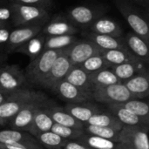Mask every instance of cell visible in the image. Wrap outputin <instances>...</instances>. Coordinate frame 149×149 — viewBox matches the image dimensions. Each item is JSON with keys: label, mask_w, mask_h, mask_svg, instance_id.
Listing matches in <instances>:
<instances>
[{"label": "cell", "mask_w": 149, "mask_h": 149, "mask_svg": "<svg viewBox=\"0 0 149 149\" xmlns=\"http://www.w3.org/2000/svg\"><path fill=\"white\" fill-rule=\"evenodd\" d=\"M43 93L22 87L13 92L7 100L0 105V126H6L11 119L28 103L42 96Z\"/></svg>", "instance_id": "obj_1"}, {"label": "cell", "mask_w": 149, "mask_h": 149, "mask_svg": "<svg viewBox=\"0 0 149 149\" xmlns=\"http://www.w3.org/2000/svg\"><path fill=\"white\" fill-rule=\"evenodd\" d=\"M63 50H45L39 56L30 61L24 71L26 81L40 86L49 73L52 64Z\"/></svg>", "instance_id": "obj_2"}, {"label": "cell", "mask_w": 149, "mask_h": 149, "mask_svg": "<svg viewBox=\"0 0 149 149\" xmlns=\"http://www.w3.org/2000/svg\"><path fill=\"white\" fill-rule=\"evenodd\" d=\"M13 16L11 25L13 27L35 24H45L49 19V10L38 6L10 3Z\"/></svg>", "instance_id": "obj_3"}, {"label": "cell", "mask_w": 149, "mask_h": 149, "mask_svg": "<svg viewBox=\"0 0 149 149\" xmlns=\"http://www.w3.org/2000/svg\"><path fill=\"white\" fill-rule=\"evenodd\" d=\"M148 126H123L119 133L118 149H149Z\"/></svg>", "instance_id": "obj_4"}, {"label": "cell", "mask_w": 149, "mask_h": 149, "mask_svg": "<svg viewBox=\"0 0 149 149\" xmlns=\"http://www.w3.org/2000/svg\"><path fill=\"white\" fill-rule=\"evenodd\" d=\"M114 3L127 20L133 31L141 37L146 43H149V26L147 20L140 14L138 10L127 0H114Z\"/></svg>", "instance_id": "obj_5"}, {"label": "cell", "mask_w": 149, "mask_h": 149, "mask_svg": "<svg viewBox=\"0 0 149 149\" xmlns=\"http://www.w3.org/2000/svg\"><path fill=\"white\" fill-rule=\"evenodd\" d=\"M131 99H134L122 82L103 86L93 87L92 100L107 105L121 104Z\"/></svg>", "instance_id": "obj_6"}, {"label": "cell", "mask_w": 149, "mask_h": 149, "mask_svg": "<svg viewBox=\"0 0 149 149\" xmlns=\"http://www.w3.org/2000/svg\"><path fill=\"white\" fill-rule=\"evenodd\" d=\"M48 100V98L43 94L42 96L25 105L9 122L8 125L10 126V128L13 130L27 132L32 123L36 113L38 109L44 107Z\"/></svg>", "instance_id": "obj_7"}, {"label": "cell", "mask_w": 149, "mask_h": 149, "mask_svg": "<svg viewBox=\"0 0 149 149\" xmlns=\"http://www.w3.org/2000/svg\"><path fill=\"white\" fill-rule=\"evenodd\" d=\"M105 10L100 7L77 5L68 10L66 17L80 31L87 30L88 27L100 17L104 16Z\"/></svg>", "instance_id": "obj_8"}, {"label": "cell", "mask_w": 149, "mask_h": 149, "mask_svg": "<svg viewBox=\"0 0 149 149\" xmlns=\"http://www.w3.org/2000/svg\"><path fill=\"white\" fill-rule=\"evenodd\" d=\"M44 24H35L13 27L3 52L5 54L15 52L19 46L24 45L34 36L38 35L41 31Z\"/></svg>", "instance_id": "obj_9"}, {"label": "cell", "mask_w": 149, "mask_h": 149, "mask_svg": "<svg viewBox=\"0 0 149 149\" xmlns=\"http://www.w3.org/2000/svg\"><path fill=\"white\" fill-rule=\"evenodd\" d=\"M72 67V65L71 64L69 58L67 56L66 49H64L61 52V53L58 56V58L55 59L49 73L45 78L40 86L52 91V88L58 82H60L65 78L66 74L68 73Z\"/></svg>", "instance_id": "obj_10"}, {"label": "cell", "mask_w": 149, "mask_h": 149, "mask_svg": "<svg viewBox=\"0 0 149 149\" xmlns=\"http://www.w3.org/2000/svg\"><path fill=\"white\" fill-rule=\"evenodd\" d=\"M26 82L24 72L17 65H3L0 67V88L6 92H15L24 87Z\"/></svg>", "instance_id": "obj_11"}, {"label": "cell", "mask_w": 149, "mask_h": 149, "mask_svg": "<svg viewBox=\"0 0 149 149\" xmlns=\"http://www.w3.org/2000/svg\"><path fill=\"white\" fill-rule=\"evenodd\" d=\"M67 56L72 65H79L90 57L100 54L101 50L88 39H78L70 47L66 48Z\"/></svg>", "instance_id": "obj_12"}, {"label": "cell", "mask_w": 149, "mask_h": 149, "mask_svg": "<svg viewBox=\"0 0 149 149\" xmlns=\"http://www.w3.org/2000/svg\"><path fill=\"white\" fill-rule=\"evenodd\" d=\"M61 100L67 103L78 104L92 100V94L72 85L65 79L58 82L52 90Z\"/></svg>", "instance_id": "obj_13"}, {"label": "cell", "mask_w": 149, "mask_h": 149, "mask_svg": "<svg viewBox=\"0 0 149 149\" xmlns=\"http://www.w3.org/2000/svg\"><path fill=\"white\" fill-rule=\"evenodd\" d=\"M80 30L74 26L69 19L63 15H56L50 18L41 29L40 33L45 37L75 35Z\"/></svg>", "instance_id": "obj_14"}, {"label": "cell", "mask_w": 149, "mask_h": 149, "mask_svg": "<svg viewBox=\"0 0 149 149\" xmlns=\"http://www.w3.org/2000/svg\"><path fill=\"white\" fill-rule=\"evenodd\" d=\"M0 143L3 144H19L28 149H45L35 137L28 132L13 129L0 131Z\"/></svg>", "instance_id": "obj_15"}, {"label": "cell", "mask_w": 149, "mask_h": 149, "mask_svg": "<svg viewBox=\"0 0 149 149\" xmlns=\"http://www.w3.org/2000/svg\"><path fill=\"white\" fill-rule=\"evenodd\" d=\"M80 31L84 38L93 42L101 50V52L107 50H128L122 37L114 38L108 35L98 34L87 30H82Z\"/></svg>", "instance_id": "obj_16"}, {"label": "cell", "mask_w": 149, "mask_h": 149, "mask_svg": "<svg viewBox=\"0 0 149 149\" xmlns=\"http://www.w3.org/2000/svg\"><path fill=\"white\" fill-rule=\"evenodd\" d=\"M147 63L143 61L124 63L117 65H111L110 70L116 75L120 82L129 79L134 75L140 73H148V67Z\"/></svg>", "instance_id": "obj_17"}, {"label": "cell", "mask_w": 149, "mask_h": 149, "mask_svg": "<svg viewBox=\"0 0 149 149\" xmlns=\"http://www.w3.org/2000/svg\"><path fill=\"white\" fill-rule=\"evenodd\" d=\"M126 46L138 59L148 64L149 49L148 44L146 43L141 37L136 35L134 31L126 33L123 37Z\"/></svg>", "instance_id": "obj_18"}, {"label": "cell", "mask_w": 149, "mask_h": 149, "mask_svg": "<svg viewBox=\"0 0 149 149\" xmlns=\"http://www.w3.org/2000/svg\"><path fill=\"white\" fill-rule=\"evenodd\" d=\"M87 31L98 34L108 35L114 38L122 37V28L120 27V25L114 19L105 16L97 18L88 27Z\"/></svg>", "instance_id": "obj_19"}, {"label": "cell", "mask_w": 149, "mask_h": 149, "mask_svg": "<svg viewBox=\"0 0 149 149\" xmlns=\"http://www.w3.org/2000/svg\"><path fill=\"white\" fill-rule=\"evenodd\" d=\"M64 108L70 115H72L77 120L82 122L83 124H86L93 115L101 111V109L98 106L91 103L90 101L78 104L67 103V105Z\"/></svg>", "instance_id": "obj_20"}, {"label": "cell", "mask_w": 149, "mask_h": 149, "mask_svg": "<svg viewBox=\"0 0 149 149\" xmlns=\"http://www.w3.org/2000/svg\"><path fill=\"white\" fill-rule=\"evenodd\" d=\"M134 99H144L149 94V73H140L122 82Z\"/></svg>", "instance_id": "obj_21"}, {"label": "cell", "mask_w": 149, "mask_h": 149, "mask_svg": "<svg viewBox=\"0 0 149 149\" xmlns=\"http://www.w3.org/2000/svg\"><path fill=\"white\" fill-rule=\"evenodd\" d=\"M47 110L54 123L65 127L83 129L84 124L82 122L74 119L65 110V108H62L61 107L52 103L50 100L47 104Z\"/></svg>", "instance_id": "obj_22"}, {"label": "cell", "mask_w": 149, "mask_h": 149, "mask_svg": "<svg viewBox=\"0 0 149 149\" xmlns=\"http://www.w3.org/2000/svg\"><path fill=\"white\" fill-rule=\"evenodd\" d=\"M48 102H49V100L46 102V104L44 107H42L40 109L38 110V112L36 113V114L33 118L32 123L27 131L33 137L41 133L51 131L52 127L54 124V122L52 120V118L49 114V112L47 110Z\"/></svg>", "instance_id": "obj_23"}, {"label": "cell", "mask_w": 149, "mask_h": 149, "mask_svg": "<svg viewBox=\"0 0 149 149\" xmlns=\"http://www.w3.org/2000/svg\"><path fill=\"white\" fill-rule=\"evenodd\" d=\"M64 79L92 94L93 86L90 81L89 74L86 72L79 65H72Z\"/></svg>", "instance_id": "obj_24"}, {"label": "cell", "mask_w": 149, "mask_h": 149, "mask_svg": "<svg viewBox=\"0 0 149 149\" xmlns=\"http://www.w3.org/2000/svg\"><path fill=\"white\" fill-rule=\"evenodd\" d=\"M45 37L39 32L38 35L34 36L24 45L19 46L15 51V52L23 53L28 56L30 58V60H32L45 51Z\"/></svg>", "instance_id": "obj_25"}, {"label": "cell", "mask_w": 149, "mask_h": 149, "mask_svg": "<svg viewBox=\"0 0 149 149\" xmlns=\"http://www.w3.org/2000/svg\"><path fill=\"white\" fill-rule=\"evenodd\" d=\"M107 106H108L109 112L113 115H114L123 126H139V125L148 126V124L145 122L142 119L132 113L127 109L122 107L120 104H110Z\"/></svg>", "instance_id": "obj_26"}, {"label": "cell", "mask_w": 149, "mask_h": 149, "mask_svg": "<svg viewBox=\"0 0 149 149\" xmlns=\"http://www.w3.org/2000/svg\"><path fill=\"white\" fill-rule=\"evenodd\" d=\"M100 54L110 64V65H117L140 60L128 50H107L102 51Z\"/></svg>", "instance_id": "obj_27"}, {"label": "cell", "mask_w": 149, "mask_h": 149, "mask_svg": "<svg viewBox=\"0 0 149 149\" xmlns=\"http://www.w3.org/2000/svg\"><path fill=\"white\" fill-rule=\"evenodd\" d=\"M77 141L92 149H118L117 141L84 134Z\"/></svg>", "instance_id": "obj_28"}, {"label": "cell", "mask_w": 149, "mask_h": 149, "mask_svg": "<svg viewBox=\"0 0 149 149\" xmlns=\"http://www.w3.org/2000/svg\"><path fill=\"white\" fill-rule=\"evenodd\" d=\"M89 78L93 87H103L120 83V79L109 68L90 73Z\"/></svg>", "instance_id": "obj_29"}, {"label": "cell", "mask_w": 149, "mask_h": 149, "mask_svg": "<svg viewBox=\"0 0 149 149\" xmlns=\"http://www.w3.org/2000/svg\"><path fill=\"white\" fill-rule=\"evenodd\" d=\"M86 124L97 127H110L119 129H121L123 127V125L110 112L102 111L93 115Z\"/></svg>", "instance_id": "obj_30"}, {"label": "cell", "mask_w": 149, "mask_h": 149, "mask_svg": "<svg viewBox=\"0 0 149 149\" xmlns=\"http://www.w3.org/2000/svg\"><path fill=\"white\" fill-rule=\"evenodd\" d=\"M120 105L149 124V106L147 101L141 99H131Z\"/></svg>", "instance_id": "obj_31"}, {"label": "cell", "mask_w": 149, "mask_h": 149, "mask_svg": "<svg viewBox=\"0 0 149 149\" xmlns=\"http://www.w3.org/2000/svg\"><path fill=\"white\" fill-rule=\"evenodd\" d=\"M34 137L45 149H63L65 142L67 141L52 131L41 133Z\"/></svg>", "instance_id": "obj_32"}, {"label": "cell", "mask_w": 149, "mask_h": 149, "mask_svg": "<svg viewBox=\"0 0 149 149\" xmlns=\"http://www.w3.org/2000/svg\"><path fill=\"white\" fill-rule=\"evenodd\" d=\"M77 40L75 35L45 37V50H64L70 47Z\"/></svg>", "instance_id": "obj_33"}, {"label": "cell", "mask_w": 149, "mask_h": 149, "mask_svg": "<svg viewBox=\"0 0 149 149\" xmlns=\"http://www.w3.org/2000/svg\"><path fill=\"white\" fill-rule=\"evenodd\" d=\"M83 130L86 134L117 141L119 133L121 129L110 127H97L84 124Z\"/></svg>", "instance_id": "obj_34"}, {"label": "cell", "mask_w": 149, "mask_h": 149, "mask_svg": "<svg viewBox=\"0 0 149 149\" xmlns=\"http://www.w3.org/2000/svg\"><path fill=\"white\" fill-rule=\"evenodd\" d=\"M79 66L88 74L98 72L100 70L110 68V64L102 57L101 54H96L86 60H85L82 64L79 65Z\"/></svg>", "instance_id": "obj_35"}, {"label": "cell", "mask_w": 149, "mask_h": 149, "mask_svg": "<svg viewBox=\"0 0 149 149\" xmlns=\"http://www.w3.org/2000/svg\"><path fill=\"white\" fill-rule=\"evenodd\" d=\"M51 131L57 134L58 135H59L66 141H77L85 134L83 129L65 127L56 123L52 125Z\"/></svg>", "instance_id": "obj_36"}, {"label": "cell", "mask_w": 149, "mask_h": 149, "mask_svg": "<svg viewBox=\"0 0 149 149\" xmlns=\"http://www.w3.org/2000/svg\"><path fill=\"white\" fill-rule=\"evenodd\" d=\"M9 3H16L20 4L33 5L50 10L53 6V0H8Z\"/></svg>", "instance_id": "obj_37"}, {"label": "cell", "mask_w": 149, "mask_h": 149, "mask_svg": "<svg viewBox=\"0 0 149 149\" xmlns=\"http://www.w3.org/2000/svg\"><path fill=\"white\" fill-rule=\"evenodd\" d=\"M12 16L13 12L10 3L8 4L0 6V21L11 25Z\"/></svg>", "instance_id": "obj_38"}, {"label": "cell", "mask_w": 149, "mask_h": 149, "mask_svg": "<svg viewBox=\"0 0 149 149\" xmlns=\"http://www.w3.org/2000/svg\"><path fill=\"white\" fill-rule=\"evenodd\" d=\"M13 26H7L0 28V52H3V50L9 39L10 33L12 30Z\"/></svg>", "instance_id": "obj_39"}, {"label": "cell", "mask_w": 149, "mask_h": 149, "mask_svg": "<svg viewBox=\"0 0 149 149\" xmlns=\"http://www.w3.org/2000/svg\"><path fill=\"white\" fill-rule=\"evenodd\" d=\"M63 149H92L77 141H67Z\"/></svg>", "instance_id": "obj_40"}, {"label": "cell", "mask_w": 149, "mask_h": 149, "mask_svg": "<svg viewBox=\"0 0 149 149\" xmlns=\"http://www.w3.org/2000/svg\"><path fill=\"white\" fill-rule=\"evenodd\" d=\"M0 149H28L19 144H3L0 143Z\"/></svg>", "instance_id": "obj_41"}, {"label": "cell", "mask_w": 149, "mask_h": 149, "mask_svg": "<svg viewBox=\"0 0 149 149\" xmlns=\"http://www.w3.org/2000/svg\"><path fill=\"white\" fill-rule=\"evenodd\" d=\"M12 93L6 92V91H4V90H3V89L0 88V105H2Z\"/></svg>", "instance_id": "obj_42"}, {"label": "cell", "mask_w": 149, "mask_h": 149, "mask_svg": "<svg viewBox=\"0 0 149 149\" xmlns=\"http://www.w3.org/2000/svg\"><path fill=\"white\" fill-rule=\"evenodd\" d=\"M6 58H7V54H5V53L0 52V67H1L3 65L5 64Z\"/></svg>", "instance_id": "obj_43"}, {"label": "cell", "mask_w": 149, "mask_h": 149, "mask_svg": "<svg viewBox=\"0 0 149 149\" xmlns=\"http://www.w3.org/2000/svg\"><path fill=\"white\" fill-rule=\"evenodd\" d=\"M132 1H134V2H135V3H137L139 4H141V5H143L145 7H148L149 0H132Z\"/></svg>", "instance_id": "obj_44"}, {"label": "cell", "mask_w": 149, "mask_h": 149, "mask_svg": "<svg viewBox=\"0 0 149 149\" xmlns=\"http://www.w3.org/2000/svg\"><path fill=\"white\" fill-rule=\"evenodd\" d=\"M7 26H12L10 24H5L2 21H0V28H3V27H7Z\"/></svg>", "instance_id": "obj_45"}, {"label": "cell", "mask_w": 149, "mask_h": 149, "mask_svg": "<svg viewBox=\"0 0 149 149\" xmlns=\"http://www.w3.org/2000/svg\"><path fill=\"white\" fill-rule=\"evenodd\" d=\"M8 3H9L8 0H0V6L5 5V4H8Z\"/></svg>", "instance_id": "obj_46"}]
</instances>
